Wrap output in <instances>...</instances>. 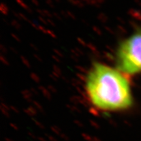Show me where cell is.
<instances>
[{"label": "cell", "mask_w": 141, "mask_h": 141, "mask_svg": "<svg viewBox=\"0 0 141 141\" xmlns=\"http://www.w3.org/2000/svg\"><path fill=\"white\" fill-rule=\"evenodd\" d=\"M86 93L95 108L103 112H119L132 107L130 83L125 75L107 65L95 63L89 70Z\"/></svg>", "instance_id": "obj_1"}, {"label": "cell", "mask_w": 141, "mask_h": 141, "mask_svg": "<svg viewBox=\"0 0 141 141\" xmlns=\"http://www.w3.org/2000/svg\"><path fill=\"white\" fill-rule=\"evenodd\" d=\"M116 62L117 69L125 75L141 73V29L121 42Z\"/></svg>", "instance_id": "obj_2"}]
</instances>
